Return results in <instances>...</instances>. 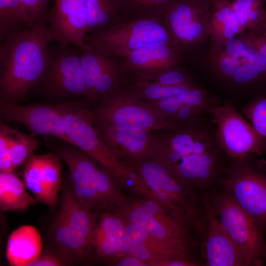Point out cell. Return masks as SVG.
Listing matches in <instances>:
<instances>
[{"mask_svg":"<svg viewBox=\"0 0 266 266\" xmlns=\"http://www.w3.org/2000/svg\"><path fill=\"white\" fill-rule=\"evenodd\" d=\"M101 213L96 221L89 256L111 264L120 256L126 220L114 208Z\"/></svg>","mask_w":266,"mask_h":266,"instance_id":"cell-22","label":"cell"},{"mask_svg":"<svg viewBox=\"0 0 266 266\" xmlns=\"http://www.w3.org/2000/svg\"><path fill=\"white\" fill-rule=\"evenodd\" d=\"M162 19L172 45L183 54L196 49L211 34L207 0H173Z\"/></svg>","mask_w":266,"mask_h":266,"instance_id":"cell-11","label":"cell"},{"mask_svg":"<svg viewBox=\"0 0 266 266\" xmlns=\"http://www.w3.org/2000/svg\"><path fill=\"white\" fill-rule=\"evenodd\" d=\"M208 0V1H209L210 2H211L212 1L214 0Z\"/></svg>","mask_w":266,"mask_h":266,"instance_id":"cell-40","label":"cell"},{"mask_svg":"<svg viewBox=\"0 0 266 266\" xmlns=\"http://www.w3.org/2000/svg\"><path fill=\"white\" fill-rule=\"evenodd\" d=\"M0 111L6 121L23 125L33 137L52 136L71 144L66 133L63 115L56 104L22 105L0 99Z\"/></svg>","mask_w":266,"mask_h":266,"instance_id":"cell-16","label":"cell"},{"mask_svg":"<svg viewBox=\"0 0 266 266\" xmlns=\"http://www.w3.org/2000/svg\"><path fill=\"white\" fill-rule=\"evenodd\" d=\"M62 196L50 227V247L73 265L89 257L97 218L101 213L82 204L74 194L68 179L63 181Z\"/></svg>","mask_w":266,"mask_h":266,"instance_id":"cell-5","label":"cell"},{"mask_svg":"<svg viewBox=\"0 0 266 266\" xmlns=\"http://www.w3.org/2000/svg\"><path fill=\"white\" fill-rule=\"evenodd\" d=\"M251 157L233 161L226 168L221 183L224 190L264 229H266V168L251 162Z\"/></svg>","mask_w":266,"mask_h":266,"instance_id":"cell-12","label":"cell"},{"mask_svg":"<svg viewBox=\"0 0 266 266\" xmlns=\"http://www.w3.org/2000/svg\"><path fill=\"white\" fill-rule=\"evenodd\" d=\"M46 21L52 41L59 47L73 45L80 51L89 48L84 43L88 31L86 0H55Z\"/></svg>","mask_w":266,"mask_h":266,"instance_id":"cell-15","label":"cell"},{"mask_svg":"<svg viewBox=\"0 0 266 266\" xmlns=\"http://www.w3.org/2000/svg\"><path fill=\"white\" fill-rule=\"evenodd\" d=\"M265 9H266V3L265 4Z\"/></svg>","mask_w":266,"mask_h":266,"instance_id":"cell-41","label":"cell"},{"mask_svg":"<svg viewBox=\"0 0 266 266\" xmlns=\"http://www.w3.org/2000/svg\"><path fill=\"white\" fill-rule=\"evenodd\" d=\"M61 159L55 153L44 154L42 164V177L54 209L59 202V193L62 189Z\"/></svg>","mask_w":266,"mask_h":266,"instance_id":"cell-30","label":"cell"},{"mask_svg":"<svg viewBox=\"0 0 266 266\" xmlns=\"http://www.w3.org/2000/svg\"><path fill=\"white\" fill-rule=\"evenodd\" d=\"M196 88L197 87L192 82L176 86H166L138 79L131 89L126 92L138 100L151 101L161 100Z\"/></svg>","mask_w":266,"mask_h":266,"instance_id":"cell-29","label":"cell"},{"mask_svg":"<svg viewBox=\"0 0 266 266\" xmlns=\"http://www.w3.org/2000/svg\"><path fill=\"white\" fill-rule=\"evenodd\" d=\"M184 54L172 45L151 46L131 53L122 62L125 72L145 80L166 69L178 67Z\"/></svg>","mask_w":266,"mask_h":266,"instance_id":"cell-21","label":"cell"},{"mask_svg":"<svg viewBox=\"0 0 266 266\" xmlns=\"http://www.w3.org/2000/svg\"><path fill=\"white\" fill-rule=\"evenodd\" d=\"M33 24L20 0H0V41L9 34Z\"/></svg>","mask_w":266,"mask_h":266,"instance_id":"cell-27","label":"cell"},{"mask_svg":"<svg viewBox=\"0 0 266 266\" xmlns=\"http://www.w3.org/2000/svg\"><path fill=\"white\" fill-rule=\"evenodd\" d=\"M51 41L46 17L0 41V99L16 103L39 83L49 62Z\"/></svg>","mask_w":266,"mask_h":266,"instance_id":"cell-1","label":"cell"},{"mask_svg":"<svg viewBox=\"0 0 266 266\" xmlns=\"http://www.w3.org/2000/svg\"><path fill=\"white\" fill-rule=\"evenodd\" d=\"M111 264L117 266H148L145 262L131 256L119 257Z\"/></svg>","mask_w":266,"mask_h":266,"instance_id":"cell-39","label":"cell"},{"mask_svg":"<svg viewBox=\"0 0 266 266\" xmlns=\"http://www.w3.org/2000/svg\"><path fill=\"white\" fill-rule=\"evenodd\" d=\"M169 132L161 139H157V145L180 156L200 154L219 148L215 132L199 118Z\"/></svg>","mask_w":266,"mask_h":266,"instance_id":"cell-23","label":"cell"},{"mask_svg":"<svg viewBox=\"0 0 266 266\" xmlns=\"http://www.w3.org/2000/svg\"><path fill=\"white\" fill-rule=\"evenodd\" d=\"M255 130L266 138V97H257L242 109Z\"/></svg>","mask_w":266,"mask_h":266,"instance_id":"cell-33","label":"cell"},{"mask_svg":"<svg viewBox=\"0 0 266 266\" xmlns=\"http://www.w3.org/2000/svg\"><path fill=\"white\" fill-rule=\"evenodd\" d=\"M56 105L63 115L66 133L72 144L103 166L120 187L142 196H147L148 191L138 175L117 158L100 138L94 126L91 110L81 102Z\"/></svg>","mask_w":266,"mask_h":266,"instance_id":"cell-4","label":"cell"},{"mask_svg":"<svg viewBox=\"0 0 266 266\" xmlns=\"http://www.w3.org/2000/svg\"><path fill=\"white\" fill-rule=\"evenodd\" d=\"M46 145L67 166L71 189L82 204L101 212L118 207L125 200L109 171L80 148L64 141L57 145Z\"/></svg>","mask_w":266,"mask_h":266,"instance_id":"cell-3","label":"cell"},{"mask_svg":"<svg viewBox=\"0 0 266 266\" xmlns=\"http://www.w3.org/2000/svg\"><path fill=\"white\" fill-rule=\"evenodd\" d=\"M11 159L15 168L26 161L37 149L38 142L31 135L7 126Z\"/></svg>","mask_w":266,"mask_h":266,"instance_id":"cell-32","label":"cell"},{"mask_svg":"<svg viewBox=\"0 0 266 266\" xmlns=\"http://www.w3.org/2000/svg\"><path fill=\"white\" fill-rule=\"evenodd\" d=\"M139 176L152 199L175 212L197 233L206 229L201 197L157 155L141 160H122Z\"/></svg>","mask_w":266,"mask_h":266,"instance_id":"cell-2","label":"cell"},{"mask_svg":"<svg viewBox=\"0 0 266 266\" xmlns=\"http://www.w3.org/2000/svg\"><path fill=\"white\" fill-rule=\"evenodd\" d=\"M238 37L266 59V19Z\"/></svg>","mask_w":266,"mask_h":266,"instance_id":"cell-34","label":"cell"},{"mask_svg":"<svg viewBox=\"0 0 266 266\" xmlns=\"http://www.w3.org/2000/svg\"><path fill=\"white\" fill-rule=\"evenodd\" d=\"M128 221L139 226L153 236L178 246L192 249L190 227L179 215L154 200L127 198L116 208Z\"/></svg>","mask_w":266,"mask_h":266,"instance_id":"cell-8","label":"cell"},{"mask_svg":"<svg viewBox=\"0 0 266 266\" xmlns=\"http://www.w3.org/2000/svg\"><path fill=\"white\" fill-rule=\"evenodd\" d=\"M144 81L166 86H176L192 83L186 73L178 67L164 70Z\"/></svg>","mask_w":266,"mask_h":266,"instance_id":"cell-35","label":"cell"},{"mask_svg":"<svg viewBox=\"0 0 266 266\" xmlns=\"http://www.w3.org/2000/svg\"><path fill=\"white\" fill-rule=\"evenodd\" d=\"M86 1L88 11L87 34L106 29L125 20L122 0Z\"/></svg>","mask_w":266,"mask_h":266,"instance_id":"cell-26","label":"cell"},{"mask_svg":"<svg viewBox=\"0 0 266 266\" xmlns=\"http://www.w3.org/2000/svg\"><path fill=\"white\" fill-rule=\"evenodd\" d=\"M207 113L213 115L216 124L217 144L233 161H241L266 152V138L236 110L232 103L215 104Z\"/></svg>","mask_w":266,"mask_h":266,"instance_id":"cell-10","label":"cell"},{"mask_svg":"<svg viewBox=\"0 0 266 266\" xmlns=\"http://www.w3.org/2000/svg\"><path fill=\"white\" fill-rule=\"evenodd\" d=\"M173 0H122L125 20L162 18Z\"/></svg>","mask_w":266,"mask_h":266,"instance_id":"cell-31","label":"cell"},{"mask_svg":"<svg viewBox=\"0 0 266 266\" xmlns=\"http://www.w3.org/2000/svg\"><path fill=\"white\" fill-rule=\"evenodd\" d=\"M31 22L45 18L48 11V5L51 0H20Z\"/></svg>","mask_w":266,"mask_h":266,"instance_id":"cell-38","label":"cell"},{"mask_svg":"<svg viewBox=\"0 0 266 266\" xmlns=\"http://www.w3.org/2000/svg\"><path fill=\"white\" fill-rule=\"evenodd\" d=\"M43 156L33 153L28 156L25 163L23 182L37 202L45 204L51 210H54L42 177Z\"/></svg>","mask_w":266,"mask_h":266,"instance_id":"cell-28","label":"cell"},{"mask_svg":"<svg viewBox=\"0 0 266 266\" xmlns=\"http://www.w3.org/2000/svg\"><path fill=\"white\" fill-rule=\"evenodd\" d=\"M12 171L0 173V208L3 212L23 211L37 201Z\"/></svg>","mask_w":266,"mask_h":266,"instance_id":"cell-25","label":"cell"},{"mask_svg":"<svg viewBox=\"0 0 266 266\" xmlns=\"http://www.w3.org/2000/svg\"><path fill=\"white\" fill-rule=\"evenodd\" d=\"M222 226L248 261L261 266L266 259L264 229L226 191L206 193Z\"/></svg>","mask_w":266,"mask_h":266,"instance_id":"cell-7","label":"cell"},{"mask_svg":"<svg viewBox=\"0 0 266 266\" xmlns=\"http://www.w3.org/2000/svg\"><path fill=\"white\" fill-rule=\"evenodd\" d=\"M78 50L69 46L51 50L47 68L39 83L45 94L56 97H85L80 51Z\"/></svg>","mask_w":266,"mask_h":266,"instance_id":"cell-14","label":"cell"},{"mask_svg":"<svg viewBox=\"0 0 266 266\" xmlns=\"http://www.w3.org/2000/svg\"><path fill=\"white\" fill-rule=\"evenodd\" d=\"M93 124L102 141L119 159L141 160L157 155V139L151 132L133 127Z\"/></svg>","mask_w":266,"mask_h":266,"instance_id":"cell-17","label":"cell"},{"mask_svg":"<svg viewBox=\"0 0 266 266\" xmlns=\"http://www.w3.org/2000/svg\"><path fill=\"white\" fill-rule=\"evenodd\" d=\"M219 148L204 153L180 156L157 147V155L168 164L193 190L204 193L215 190L226 168Z\"/></svg>","mask_w":266,"mask_h":266,"instance_id":"cell-13","label":"cell"},{"mask_svg":"<svg viewBox=\"0 0 266 266\" xmlns=\"http://www.w3.org/2000/svg\"><path fill=\"white\" fill-rule=\"evenodd\" d=\"M72 265V263L55 249L49 247L30 266H62Z\"/></svg>","mask_w":266,"mask_h":266,"instance_id":"cell-37","label":"cell"},{"mask_svg":"<svg viewBox=\"0 0 266 266\" xmlns=\"http://www.w3.org/2000/svg\"><path fill=\"white\" fill-rule=\"evenodd\" d=\"M41 235L31 225L22 226L10 234L6 246V257L12 266H30L42 253Z\"/></svg>","mask_w":266,"mask_h":266,"instance_id":"cell-24","label":"cell"},{"mask_svg":"<svg viewBox=\"0 0 266 266\" xmlns=\"http://www.w3.org/2000/svg\"><path fill=\"white\" fill-rule=\"evenodd\" d=\"M146 102L177 127L195 121L201 113H207L209 108L216 104L206 91L197 87L161 100Z\"/></svg>","mask_w":266,"mask_h":266,"instance_id":"cell-20","label":"cell"},{"mask_svg":"<svg viewBox=\"0 0 266 266\" xmlns=\"http://www.w3.org/2000/svg\"><path fill=\"white\" fill-rule=\"evenodd\" d=\"M192 252V249L162 241L139 226L126 220L119 258L133 256L145 262L148 266H156L160 262L172 258L194 259Z\"/></svg>","mask_w":266,"mask_h":266,"instance_id":"cell-18","label":"cell"},{"mask_svg":"<svg viewBox=\"0 0 266 266\" xmlns=\"http://www.w3.org/2000/svg\"><path fill=\"white\" fill-rule=\"evenodd\" d=\"M201 200L207 223L204 243L207 266H249L246 258L220 222L206 193Z\"/></svg>","mask_w":266,"mask_h":266,"instance_id":"cell-19","label":"cell"},{"mask_svg":"<svg viewBox=\"0 0 266 266\" xmlns=\"http://www.w3.org/2000/svg\"><path fill=\"white\" fill-rule=\"evenodd\" d=\"M93 122L117 126L133 127L149 132L178 129L147 102L120 89L104 96L91 110Z\"/></svg>","mask_w":266,"mask_h":266,"instance_id":"cell-9","label":"cell"},{"mask_svg":"<svg viewBox=\"0 0 266 266\" xmlns=\"http://www.w3.org/2000/svg\"><path fill=\"white\" fill-rule=\"evenodd\" d=\"M7 125L3 122L0 127V170L2 172L13 171L15 167L11 161Z\"/></svg>","mask_w":266,"mask_h":266,"instance_id":"cell-36","label":"cell"},{"mask_svg":"<svg viewBox=\"0 0 266 266\" xmlns=\"http://www.w3.org/2000/svg\"><path fill=\"white\" fill-rule=\"evenodd\" d=\"M84 43L91 48L121 61L143 47L173 46L161 17L124 20L106 29L87 34Z\"/></svg>","mask_w":266,"mask_h":266,"instance_id":"cell-6","label":"cell"}]
</instances>
